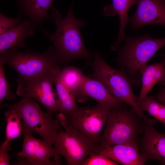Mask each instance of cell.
<instances>
[{
  "label": "cell",
  "instance_id": "9a60e30c",
  "mask_svg": "<svg viewBox=\"0 0 165 165\" xmlns=\"http://www.w3.org/2000/svg\"><path fill=\"white\" fill-rule=\"evenodd\" d=\"M36 26L26 18L18 25L0 35V53L13 48H25L26 38L33 36Z\"/></svg>",
  "mask_w": 165,
  "mask_h": 165
},
{
  "label": "cell",
  "instance_id": "83f0119b",
  "mask_svg": "<svg viewBox=\"0 0 165 165\" xmlns=\"http://www.w3.org/2000/svg\"><path fill=\"white\" fill-rule=\"evenodd\" d=\"M157 120L162 123L165 127V105L161 104Z\"/></svg>",
  "mask_w": 165,
  "mask_h": 165
},
{
  "label": "cell",
  "instance_id": "ac0fdd59",
  "mask_svg": "<svg viewBox=\"0 0 165 165\" xmlns=\"http://www.w3.org/2000/svg\"><path fill=\"white\" fill-rule=\"evenodd\" d=\"M141 88L137 102H139L147 96L155 85L158 83H165V63L161 62L148 65L147 64L140 70Z\"/></svg>",
  "mask_w": 165,
  "mask_h": 165
},
{
  "label": "cell",
  "instance_id": "8992f818",
  "mask_svg": "<svg viewBox=\"0 0 165 165\" xmlns=\"http://www.w3.org/2000/svg\"><path fill=\"white\" fill-rule=\"evenodd\" d=\"M124 40V45L117 49H119L117 61L128 76L136 81L135 77L141 68L165 46V38H153L146 34L134 37H125Z\"/></svg>",
  "mask_w": 165,
  "mask_h": 165
},
{
  "label": "cell",
  "instance_id": "484cf974",
  "mask_svg": "<svg viewBox=\"0 0 165 165\" xmlns=\"http://www.w3.org/2000/svg\"><path fill=\"white\" fill-rule=\"evenodd\" d=\"M11 141H6L2 143L0 146V165L10 164V156L8 151L11 149Z\"/></svg>",
  "mask_w": 165,
  "mask_h": 165
},
{
  "label": "cell",
  "instance_id": "44dd1931",
  "mask_svg": "<svg viewBox=\"0 0 165 165\" xmlns=\"http://www.w3.org/2000/svg\"><path fill=\"white\" fill-rule=\"evenodd\" d=\"M5 116L6 122L5 141H11L19 137L22 133V119L19 113L12 108H9Z\"/></svg>",
  "mask_w": 165,
  "mask_h": 165
},
{
  "label": "cell",
  "instance_id": "52a82bcc",
  "mask_svg": "<svg viewBox=\"0 0 165 165\" xmlns=\"http://www.w3.org/2000/svg\"><path fill=\"white\" fill-rule=\"evenodd\" d=\"M54 145L56 153L63 156L68 165H82L97 149L94 143L73 128L64 130L60 127Z\"/></svg>",
  "mask_w": 165,
  "mask_h": 165
},
{
  "label": "cell",
  "instance_id": "30bf717a",
  "mask_svg": "<svg viewBox=\"0 0 165 165\" xmlns=\"http://www.w3.org/2000/svg\"><path fill=\"white\" fill-rule=\"evenodd\" d=\"M24 135L22 149L16 156L26 159L31 165L61 164V158L52 145L35 138L32 133Z\"/></svg>",
  "mask_w": 165,
  "mask_h": 165
},
{
  "label": "cell",
  "instance_id": "5b68a950",
  "mask_svg": "<svg viewBox=\"0 0 165 165\" xmlns=\"http://www.w3.org/2000/svg\"><path fill=\"white\" fill-rule=\"evenodd\" d=\"M0 62L14 69L17 80L33 78L60 66L51 45L41 53L13 48L0 53Z\"/></svg>",
  "mask_w": 165,
  "mask_h": 165
},
{
  "label": "cell",
  "instance_id": "2e32d148",
  "mask_svg": "<svg viewBox=\"0 0 165 165\" xmlns=\"http://www.w3.org/2000/svg\"><path fill=\"white\" fill-rule=\"evenodd\" d=\"M61 70L59 66L51 70L55 89L61 104V110L59 113L65 117H75L80 114L82 108L77 106L76 98L61 81L60 77Z\"/></svg>",
  "mask_w": 165,
  "mask_h": 165
},
{
  "label": "cell",
  "instance_id": "6da1fadb",
  "mask_svg": "<svg viewBox=\"0 0 165 165\" xmlns=\"http://www.w3.org/2000/svg\"><path fill=\"white\" fill-rule=\"evenodd\" d=\"M50 9L51 20L56 27L55 31L49 32L43 25L36 28L52 43L60 65L67 64L78 58L90 60L92 53L85 47L80 32V28L86 25V22L75 17L72 6L64 17L52 4Z\"/></svg>",
  "mask_w": 165,
  "mask_h": 165
},
{
  "label": "cell",
  "instance_id": "7a4b0ae2",
  "mask_svg": "<svg viewBox=\"0 0 165 165\" xmlns=\"http://www.w3.org/2000/svg\"><path fill=\"white\" fill-rule=\"evenodd\" d=\"M93 56L94 60L90 64L93 69L91 77L102 82L118 101L130 106L144 122L152 123L153 120L147 117L137 104L138 97L134 94L132 89L135 81L130 78L123 69H116L108 65L99 53L94 52Z\"/></svg>",
  "mask_w": 165,
  "mask_h": 165
},
{
  "label": "cell",
  "instance_id": "7c38bea8",
  "mask_svg": "<svg viewBox=\"0 0 165 165\" xmlns=\"http://www.w3.org/2000/svg\"><path fill=\"white\" fill-rule=\"evenodd\" d=\"M143 135L139 148L141 154L147 161L158 160L165 165V134L160 133L154 128L152 124H143Z\"/></svg>",
  "mask_w": 165,
  "mask_h": 165
},
{
  "label": "cell",
  "instance_id": "e0dca14e",
  "mask_svg": "<svg viewBox=\"0 0 165 165\" xmlns=\"http://www.w3.org/2000/svg\"><path fill=\"white\" fill-rule=\"evenodd\" d=\"M82 91L84 97L92 98L108 110L123 103L115 97L101 81L86 76L82 84Z\"/></svg>",
  "mask_w": 165,
  "mask_h": 165
},
{
  "label": "cell",
  "instance_id": "7402d4cb",
  "mask_svg": "<svg viewBox=\"0 0 165 165\" xmlns=\"http://www.w3.org/2000/svg\"><path fill=\"white\" fill-rule=\"evenodd\" d=\"M161 104L154 96H147L139 102L138 106L142 112H147L157 120Z\"/></svg>",
  "mask_w": 165,
  "mask_h": 165
},
{
  "label": "cell",
  "instance_id": "4fadbf2b",
  "mask_svg": "<svg viewBox=\"0 0 165 165\" xmlns=\"http://www.w3.org/2000/svg\"><path fill=\"white\" fill-rule=\"evenodd\" d=\"M138 139L111 146L96 151L115 162L123 165H143L147 161L139 151Z\"/></svg>",
  "mask_w": 165,
  "mask_h": 165
},
{
  "label": "cell",
  "instance_id": "d4e9b609",
  "mask_svg": "<svg viewBox=\"0 0 165 165\" xmlns=\"http://www.w3.org/2000/svg\"><path fill=\"white\" fill-rule=\"evenodd\" d=\"M20 16L15 18H10L2 13H0V35L19 24L22 21Z\"/></svg>",
  "mask_w": 165,
  "mask_h": 165
},
{
  "label": "cell",
  "instance_id": "4316f807",
  "mask_svg": "<svg viewBox=\"0 0 165 165\" xmlns=\"http://www.w3.org/2000/svg\"><path fill=\"white\" fill-rule=\"evenodd\" d=\"M162 85L158 94L154 96L158 101L165 105V83Z\"/></svg>",
  "mask_w": 165,
  "mask_h": 165
},
{
  "label": "cell",
  "instance_id": "8fae6325",
  "mask_svg": "<svg viewBox=\"0 0 165 165\" xmlns=\"http://www.w3.org/2000/svg\"><path fill=\"white\" fill-rule=\"evenodd\" d=\"M137 7L130 18L133 28L150 24L165 26V0H137Z\"/></svg>",
  "mask_w": 165,
  "mask_h": 165
},
{
  "label": "cell",
  "instance_id": "f1b7e54d",
  "mask_svg": "<svg viewBox=\"0 0 165 165\" xmlns=\"http://www.w3.org/2000/svg\"><path fill=\"white\" fill-rule=\"evenodd\" d=\"M163 56L164 58V59L163 60L164 61L165 63V53L163 54Z\"/></svg>",
  "mask_w": 165,
  "mask_h": 165
},
{
  "label": "cell",
  "instance_id": "3957f363",
  "mask_svg": "<svg viewBox=\"0 0 165 165\" xmlns=\"http://www.w3.org/2000/svg\"><path fill=\"white\" fill-rule=\"evenodd\" d=\"M127 105L123 103L109 110L96 151L137 139L143 133V124L139 122L136 112Z\"/></svg>",
  "mask_w": 165,
  "mask_h": 165
},
{
  "label": "cell",
  "instance_id": "ba28073f",
  "mask_svg": "<svg viewBox=\"0 0 165 165\" xmlns=\"http://www.w3.org/2000/svg\"><path fill=\"white\" fill-rule=\"evenodd\" d=\"M51 70L31 79H17L16 93L17 95L23 97L36 100L46 108L47 112H60L61 104L53 86Z\"/></svg>",
  "mask_w": 165,
  "mask_h": 165
},
{
  "label": "cell",
  "instance_id": "ffe728a7",
  "mask_svg": "<svg viewBox=\"0 0 165 165\" xmlns=\"http://www.w3.org/2000/svg\"><path fill=\"white\" fill-rule=\"evenodd\" d=\"M85 76L81 69L73 66L64 68L60 73L61 81L76 98L84 97L82 86Z\"/></svg>",
  "mask_w": 165,
  "mask_h": 165
},
{
  "label": "cell",
  "instance_id": "d6986e66",
  "mask_svg": "<svg viewBox=\"0 0 165 165\" xmlns=\"http://www.w3.org/2000/svg\"><path fill=\"white\" fill-rule=\"evenodd\" d=\"M112 4L105 6L103 9L105 15L113 16L118 15L120 21L119 34L116 42L112 45L116 47L125 37L124 31L128 23V14L130 8L137 3V0H112Z\"/></svg>",
  "mask_w": 165,
  "mask_h": 165
},
{
  "label": "cell",
  "instance_id": "277c9868",
  "mask_svg": "<svg viewBox=\"0 0 165 165\" xmlns=\"http://www.w3.org/2000/svg\"><path fill=\"white\" fill-rule=\"evenodd\" d=\"M1 107L12 108L20 114L22 119V134L37 133L49 145H54L59 130V121L53 113L45 112L32 98L23 97L12 104L2 103Z\"/></svg>",
  "mask_w": 165,
  "mask_h": 165
},
{
  "label": "cell",
  "instance_id": "603a6c76",
  "mask_svg": "<svg viewBox=\"0 0 165 165\" xmlns=\"http://www.w3.org/2000/svg\"><path fill=\"white\" fill-rule=\"evenodd\" d=\"M4 64L0 62V105L3 103L4 99L7 100H13L16 97L6 79Z\"/></svg>",
  "mask_w": 165,
  "mask_h": 165
},
{
  "label": "cell",
  "instance_id": "cb8c5ba5",
  "mask_svg": "<svg viewBox=\"0 0 165 165\" xmlns=\"http://www.w3.org/2000/svg\"><path fill=\"white\" fill-rule=\"evenodd\" d=\"M119 164L105 156L94 152L84 162L82 165H118Z\"/></svg>",
  "mask_w": 165,
  "mask_h": 165
},
{
  "label": "cell",
  "instance_id": "9c48e42d",
  "mask_svg": "<svg viewBox=\"0 0 165 165\" xmlns=\"http://www.w3.org/2000/svg\"><path fill=\"white\" fill-rule=\"evenodd\" d=\"M109 111L97 103L92 108H82L80 113L75 117H65L59 113L56 114V116L65 130L75 129L97 146Z\"/></svg>",
  "mask_w": 165,
  "mask_h": 165
},
{
  "label": "cell",
  "instance_id": "5bb4252c",
  "mask_svg": "<svg viewBox=\"0 0 165 165\" xmlns=\"http://www.w3.org/2000/svg\"><path fill=\"white\" fill-rule=\"evenodd\" d=\"M19 15L25 17L36 26L51 20L49 13L52 3L56 0H17Z\"/></svg>",
  "mask_w": 165,
  "mask_h": 165
}]
</instances>
